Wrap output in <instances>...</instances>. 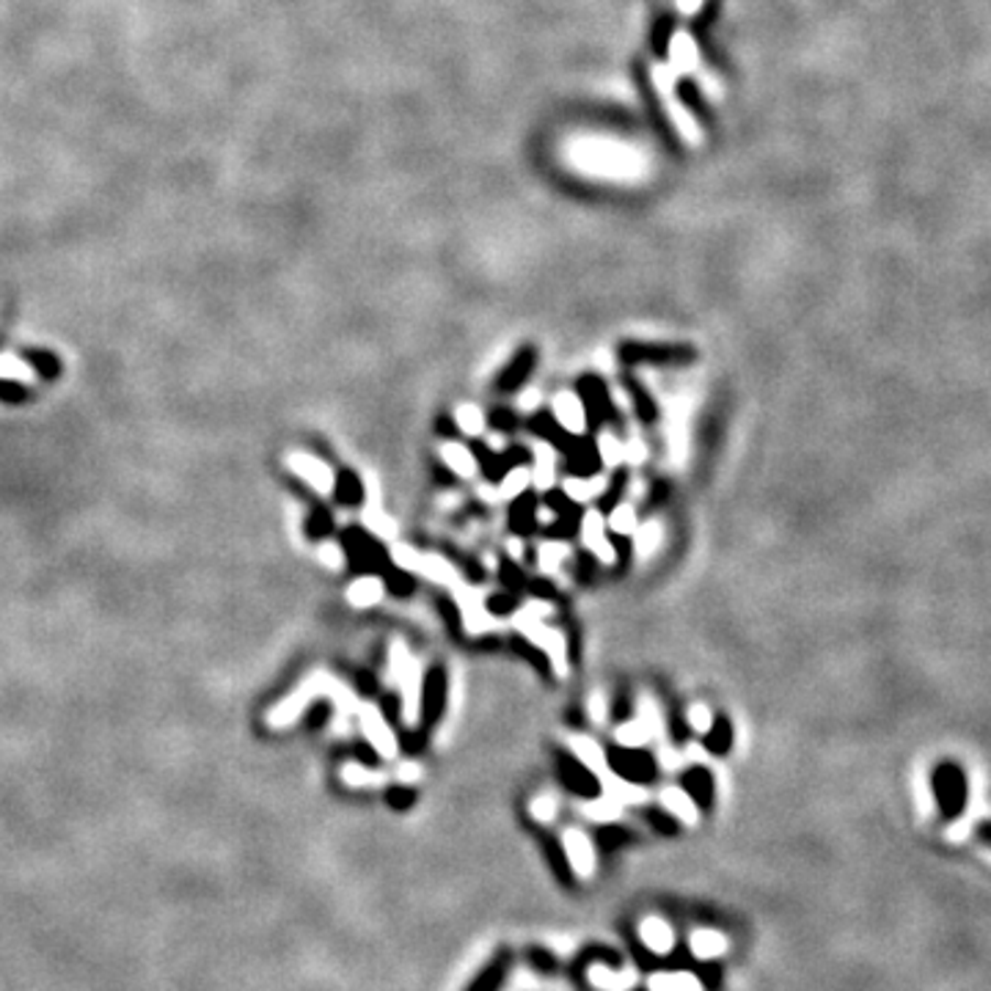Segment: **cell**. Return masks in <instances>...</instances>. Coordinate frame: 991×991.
<instances>
[{"label": "cell", "instance_id": "obj_18", "mask_svg": "<svg viewBox=\"0 0 991 991\" xmlns=\"http://www.w3.org/2000/svg\"><path fill=\"white\" fill-rule=\"evenodd\" d=\"M0 380H11V383L31 385V383H36L39 374H36V369H33L28 361H22V358L11 356V352H0Z\"/></svg>", "mask_w": 991, "mask_h": 991}, {"label": "cell", "instance_id": "obj_23", "mask_svg": "<svg viewBox=\"0 0 991 991\" xmlns=\"http://www.w3.org/2000/svg\"><path fill=\"white\" fill-rule=\"evenodd\" d=\"M532 482L537 484L540 490H548L551 482H554V451H551V446L540 444L537 449H534Z\"/></svg>", "mask_w": 991, "mask_h": 991}, {"label": "cell", "instance_id": "obj_17", "mask_svg": "<svg viewBox=\"0 0 991 991\" xmlns=\"http://www.w3.org/2000/svg\"><path fill=\"white\" fill-rule=\"evenodd\" d=\"M380 598H383V581L374 576L358 578V581H352L350 589H347V600H350L352 606H358V609L374 606Z\"/></svg>", "mask_w": 991, "mask_h": 991}, {"label": "cell", "instance_id": "obj_47", "mask_svg": "<svg viewBox=\"0 0 991 991\" xmlns=\"http://www.w3.org/2000/svg\"><path fill=\"white\" fill-rule=\"evenodd\" d=\"M688 727L699 732H708L710 714L705 710V705H691V708H688Z\"/></svg>", "mask_w": 991, "mask_h": 991}, {"label": "cell", "instance_id": "obj_16", "mask_svg": "<svg viewBox=\"0 0 991 991\" xmlns=\"http://www.w3.org/2000/svg\"><path fill=\"white\" fill-rule=\"evenodd\" d=\"M567 460H570V468L576 477H592V473L598 471L600 457L598 449H595L589 440H576V444H570V449H567Z\"/></svg>", "mask_w": 991, "mask_h": 991}, {"label": "cell", "instance_id": "obj_22", "mask_svg": "<svg viewBox=\"0 0 991 991\" xmlns=\"http://www.w3.org/2000/svg\"><path fill=\"white\" fill-rule=\"evenodd\" d=\"M603 490H606V482L600 477L598 479L570 477L565 482V490H562V493H565L570 501H578V504H584V501H589V499H592V496H603Z\"/></svg>", "mask_w": 991, "mask_h": 991}, {"label": "cell", "instance_id": "obj_45", "mask_svg": "<svg viewBox=\"0 0 991 991\" xmlns=\"http://www.w3.org/2000/svg\"><path fill=\"white\" fill-rule=\"evenodd\" d=\"M418 556L422 554L413 548H407V545H394V548H391V559H394L396 567H402V570H416Z\"/></svg>", "mask_w": 991, "mask_h": 991}, {"label": "cell", "instance_id": "obj_7", "mask_svg": "<svg viewBox=\"0 0 991 991\" xmlns=\"http://www.w3.org/2000/svg\"><path fill=\"white\" fill-rule=\"evenodd\" d=\"M512 963H515V956H512L510 947H499V950L482 963V969L473 974L471 983L466 985V991H501V985H504L507 978L512 974Z\"/></svg>", "mask_w": 991, "mask_h": 991}, {"label": "cell", "instance_id": "obj_33", "mask_svg": "<svg viewBox=\"0 0 991 991\" xmlns=\"http://www.w3.org/2000/svg\"><path fill=\"white\" fill-rule=\"evenodd\" d=\"M515 625H518V631H521L523 636H526L529 642H534V644L543 642L545 631H548V628H545L543 622H540V617L534 614V611H521V614H515Z\"/></svg>", "mask_w": 991, "mask_h": 991}, {"label": "cell", "instance_id": "obj_38", "mask_svg": "<svg viewBox=\"0 0 991 991\" xmlns=\"http://www.w3.org/2000/svg\"><path fill=\"white\" fill-rule=\"evenodd\" d=\"M565 556H567L565 543H545L543 548H540V567H543V573H556V567H559V562L565 559Z\"/></svg>", "mask_w": 991, "mask_h": 991}, {"label": "cell", "instance_id": "obj_13", "mask_svg": "<svg viewBox=\"0 0 991 991\" xmlns=\"http://www.w3.org/2000/svg\"><path fill=\"white\" fill-rule=\"evenodd\" d=\"M592 842L600 851V857H611V853L622 851L633 842V831L625 829L620 824H603L592 831Z\"/></svg>", "mask_w": 991, "mask_h": 991}, {"label": "cell", "instance_id": "obj_41", "mask_svg": "<svg viewBox=\"0 0 991 991\" xmlns=\"http://www.w3.org/2000/svg\"><path fill=\"white\" fill-rule=\"evenodd\" d=\"M352 545H356V559H358V562H363V565H369V567H372V565H383L385 556L380 554V548L372 543V540L356 537V540H352Z\"/></svg>", "mask_w": 991, "mask_h": 991}, {"label": "cell", "instance_id": "obj_15", "mask_svg": "<svg viewBox=\"0 0 991 991\" xmlns=\"http://www.w3.org/2000/svg\"><path fill=\"white\" fill-rule=\"evenodd\" d=\"M578 391H581V405L584 411H589L595 416V422H603L609 416V394H606L603 383L598 378H584L578 383Z\"/></svg>", "mask_w": 991, "mask_h": 991}, {"label": "cell", "instance_id": "obj_48", "mask_svg": "<svg viewBox=\"0 0 991 991\" xmlns=\"http://www.w3.org/2000/svg\"><path fill=\"white\" fill-rule=\"evenodd\" d=\"M633 407H636L639 418H644V422H650V418L655 416V405L650 402V396L644 394L642 389H633Z\"/></svg>", "mask_w": 991, "mask_h": 991}, {"label": "cell", "instance_id": "obj_21", "mask_svg": "<svg viewBox=\"0 0 991 991\" xmlns=\"http://www.w3.org/2000/svg\"><path fill=\"white\" fill-rule=\"evenodd\" d=\"M532 367H534V350L526 347V350L518 352L515 361L504 369V374L499 378V389H515V385H521L523 380H526V374L532 372Z\"/></svg>", "mask_w": 991, "mask_h": 991}, {"label": "cell", "instance_id": "obj_14", "mask_svg": "<svg viewBox=\"0 0 991 991\" xmlns=\"http://www.w3.org/2000/svg\"><path fill=\"white\" fill-rule=\"evenodd\" d=\"M592 963H606V967H620L622 956L617 950H611V947H606V945H589V947H584L581 952H578V958H576V961H573L570 974L576 980H584V974H587V969L592 967Z\"/></svg>", "mask_w": 991, "mask_h": 991}, {"label": "cell", "instance_id": "obj_51", "mask_svg": "<svg viewBox=\"0 0 991 991\" xmlns=\"http://www.w3.org/2000/svg\"><path fill=\"white\" fill-rule=\"evenodd\" d=\"M389 587L394 589L396 595H407L413 589V578L407 576V573H394V576L389 578Z\"/></svg>", "mask_w": 991, "mask_h": 991}, {"label": "cell", "instance_id": "obj_52", "mask_svg": "<svg viewBox=\"0 0 991 991\" xmlns=\"http://www.w3.org/2000/svg\"><path fill=\"white\" fill-rule=\"evenodd\" d=\"M490 422H493L499 429H515L518 427L515 416H512V413H507V411H496Z\"/></svg>", "mask_w": 991, "mask_h": 991}, {"label": "cell", "instance_id": "obj_35", "mask_svg": "<svg viewBox=\"0 0 991 991\" xmlns=\"http://www.w3.org/2000/svg\"><path fill=\"white\" fill-rule=\"evenodd\" d=\"M363 523H367L369 532L378 534V537H391V534H394V523H391V518H385L383 512H380V507H374V504H369L367 510H363Z\"/></svg>", "mask_w": 991, "mask_h": 991}, {"label": "cell", "instance_id": "obj_20", "mask_svg": "<svg viewBox=\"0 0 991 991\" xmlns=\"http://www.w3.org/2000/svg\"><path fill=\"white\" fill-rule=\"evenodd\" d=\"M440 455H444L446 466L455 473H460V477H473V473H477V457H473L471 449H466L462 444H444Z\"/></svg>", "mask_w": 991, "mask_h": 991}, {"label": "cell", "instance_id": "obj_28", "mask_svg": "<svg viewBox=\"0 0 991 991\" xmlns=\"http://www.w3.org/2000/svg\"><path fill=\"white\" fill-rule=\"evenodd\" d=\"M460 609H462V625L468 628V631H482L484 628V606H482V600L477 598V595L473 592H462V598H460Z\"/></svg>", "mask_w": 991, "mask_h": 991}, {"label": "cell", "instance_id": "obj_56", "mask_svg": "<svg viewBox=\"0 0 991 991\" xmlns=\"http://www.w3.org/2000/svg\"><path fill=\"white\" fill-rule=\"evenodd\" d=\"M980 837H983L985 842H991V824H983V826H980Z\"/></svg>", "mask_w": 991, "mask_h": 991}, {"label": "cell", "instance_id": "obj_37", "mask_svg": "<svg viewBox=\"0 0 991 991\" xmlns=\"http://www.w3.org/2000/svg\"><path fill=\"white\" fill-rule=\"evenodd\" d=\"M598 457H600V462H606V466H617V462L622 460V444L614 438V435L603 433L598 438Z\"/></svg>", "mask_w": 991, "mask_h": 991}, {"label": "cell", "instance_id": "obj_49", "mask_svg": "<svg viewBox=\"0 0 991 991\" xmlns=\"http://www.w3.org/2000/svg\"><path fill=\"white\" fill-rule=\"evenodd\" d=\"M336 490H339V496L345 501H358V499H361V484H358V479H352V477L341 479V482L336 484Z\"/></svg>", "mask_w": 991, "mask_h": 991}, {"label": "cell", "instance_id": "obj_3", "mask_svg": "<svg viewBox=\"0 0 991 991\" xmlns=\"http://www.w3.org/2000/svg\"><path fill=\"white\" fill-rule=\"evenodd\" d=\"M556 769H559V780L565 782L567 791L587 798V802H598L600 793H603V785H600L598 771L589 769L581 758H576L570 752H559L556 754Z\"/></svg>", "mask_w": 991, "mask_h": 991}, {"label": "cell", "instance_id": "obj_50", "mask_svg": "<svg viewBox=\"0 0 991 991\" xmlns=\"http://www.w3.org/2000/svg\"><path fill=\"white\" fill-rule=\"evenodd\" d=\"M488 609L493 611V614H507V611L515 609V598H512V595H493V598L488 600Z\"/></svg>", "mask_w": 991, "mask_h": 991}, {"label": "cell", "instance_id": "obj_8", "mask_svg": "<svg viewBox=\"0 0 991 991\" xmlns=\"http://www.w3.org/2000/svg\"><path fill=\"white\" fill-rule=\"evenodd\" d=\"M286 466H290L292 471H295L297 477L303 479V482L312 484V488L317 490V493L330 496L336 490L334 471H330V468L325 466L323 460H317V457L306 455V451H292V455L286 457Z\"/></svg>", "mask_w": 991, "mask_h": 991}, {"label": "cell", "instance_id": "obj_42", "mask_svg": "<svg viewBox=\"0 0 991 991\" xmlns=\"http://www.w3.org/2000/svg\"><path fill=\"white\" fill-rule=\"evenodd\" d=\"M661 543V526L658 523H647V526L639 529V537H636V548L639 554L647 556L650 551H655V545Z\"/></svg>", "mask_w": 991, "mask_h": 991}, {"label": "cell", "instance_id": "obj_24", "mask_svg": "<svg viewBox=\"0 0 991 991\" xmlns=\"http://www.w3.org/2000/svg\"><path fill=\"white\" fill-rule=\"evenodd\" d=\"M730 747H732L730 721L727 719L714 721V725L708 727V732H705V749H708L710 754H727L730 752Z\"/></svg>", "mask_w": 991, "mask_h": 991}, {"label": "cell", "instance_id": "obj_2", "mask_svg": "<svg viewBox=\"0 0 991 991\" xmlns=\"http://www.w3.org/2000/svg\"><path fill=\"white\" fill-rule=\"evenodd\" d=\"M603 763L625 785H653L655 776H658V765H655L653 754H647L639 747L609 749L603 754Z\"/></svg>", "mask_w": 991, "mask_h": 991}, {"label": "cell", "instance_id": "obj_30", "mask_svg": "<svg viewBox=\"0 0 991 991\" xmlns=\"http://www.w3.org/2000/svg\"><path fill=\"white\" fill-rule=\"evenodd\" d=\"M529 482H532V471L526 466H515L510 473L501 477V496L504 499H515V496H521L526 490Z\"/></svg>", "mask_w": 991, "mask_h": 991}, {"label": "cell", "instance_id": "obj_53", "mask_svg": "<svg viewBox=\"0 0 991 991\" xmlns=\"http://www.w3.org/2000/svg\"><path fill=\"white\" fill-rule=\"evenodd\" d=\"M589 714H592V719H598V721L606 716V699L600 697V694L589 697Z\"/></svg>", "mask_w": 991, "mask_h": 991}, {"label": "cell", "instance_id": "obj_34", "mask_svg": "<svg viewBox=\"0 0 991 991\" xmlns=\"http://www.w3.org/2000/svg\"><path fill=\"white\" fill-rule=\"evenodd\" d=\"M457 427L466 435H479L484 427V416L477 405H460L457 407Z\"/></svg>", "mask_w": 991, "mask_h": 991}, {"label": "cell", "instance_id": "obj_4", "mask_svg": "<svg viewBox=\"0 0 991 991\" xmlns=\"http://www.w3.org/2000/svg\"><path fill=\"white\" fill-rule=\"evenodd\" d=\"M936 802H939L945 818H958L967 804V776L956 763H941L934 774Z\"/></svg>", "mask_w": 991, "mask_h": 991}, {"label": "cell", "instance_id": "obj_25", "mask_svg": "<svg viewBox=\"0 0 991 991\" xmlns=\"http://www.w3.org/2000/svg\"><path fill=\"white\" fill-rule=\"evenodd\" d=\"M526 963L534 969V972L543 974V978H551V974L559 972V958H556L554 952L543 945L526 947Z\"/></svg>", "mask_w": 991, "mask_h": 991}, {"label": "cell", "instance_id": "obj_11", "mask_svg": "<svg viewBox=\"0 0 991 991\" xmlns=\"http://www.w3.org/2000/svg\"><path fill=\"white\" fill-rule=\"evenodd\" d=\"M622 358L628 363H669V361H688L691 350L688 347H666V345H625L622 347Z\"/></svg>", "mask_w": 991, "mask_h": 991}, {"label": "cell", "instance_id": "obj_19", "mask_svg": "<svg viewBox=\"0 0 991 991\" xmlns=\"http://www.w3.org/2000/svg\"><path fill=\"white\" fill-rule=\"evenodd\" d=\"M510 523L518 534H529L537 523V499L534 496H515V507L510 512Z\"/></svg>", "mask_w": 991, "mask_h": 991}, {"label": "cell", "instance_id": "obj_31", "mask_svg": "<svg viewBox=\"0 0 991 991\" xmlns=\"http://www.w3.org/2000/svg\"><path fill=\"white\" fill-rule=\"evenodd\" d=\"M532 429L534 433H540L543 435L545 440H551V444H556V446H562V449H570V440L565 438V429L559 427V424H556V418H551V416H534L532 418Z\"/></svg>", "mask_w": 991, "mask_h": 991}, {"label": "cell", "instance_id": "obj_46", "mask_svg": "<svg viewBox=\"0 0 991 991\" xmlns=\"http://www.w3.org/2000/svg\"><path fill=\"white\" fill-rule=\"evenodd\" d=\"M317 556L328 567H341V565H345V551H341V545H336V543H323V545H319Z\"/></svg>", "mask_w": 991, "mask_h": 991}, {"label": "cell", "instance_id": "obj_27", "mask_svg": "<svg viewBox=\"0 0 991 991\" xmlns=\"http://www.w3.org/2000/svg\"><path fill=\"white\" fill-rule=\"evenodd\" d=\"M416 570L424 573V576L433 578V581H438V584H455V578H457L449 562L440 559V556H418Z\"/></svg>", "mask_w": 991, "mask_h": 991}, {"label": "cell", "instance_id": "obj_32", "mask_svg": "<svg viewBox=\"0 0 991 991\" xmlns=\"http://www.w3.org/2000/svg\"><path fill=\"white\" fill-rule=\"evenodd\" d=\"M609 529L617 532L620 537L631 534L636 529V512H633L631 504H614L611 507V515H609Z\"/></svg>", "mask_w": 991, "mask_h": 991}, {"label": "cell", "instance_id": "obj_6", "mask_svg": "<svg viewBox=\"0 0 991 991\" xmlns=\"http://www.w3.org/2000/svg\"><path fill=\"white\" fill-rule=\"evenodd\" d=\"M358 716H361V727H363V736L369 738V747L380 754V758H391L396 754V738L391 732L389 721H385L383 710L372 703H363L358 708Z\"/></svg>", "mask_w": 991, "mask_h": 991}, {"label": "cell", "instance_id": "obj_36", "mask_svg": "<svg viewBox=\"0 0 991 991\" xmlns=\"http://www.w3.org/2000/svg\"><path fill=\"white\" fill-rule=\"evenodd\" d=\"M603 532H606V523H603V518H600V512H587L581 521V534H584V543H587L589 551H592L600 540H606Z\"/></svg>", "mask_w": 991, "mask_h": 991}, {"label": "cell", "instance_id": "obj_10", "mask_svg": "<svg viewBox=\"0 0 991 991\" xmlns=\"http://www.w3.org/2000/svg\"><path fill=\"white\" fill-rule=\"evenodd\" d=\"M446 705V675L444 669H433L427 675L422 686V705H418V716H422L424 725H435V721L444 716Z\"/></svg>", "mask_w": 991, "mask_h": 991}, {"label": "cell", "instance_id": "obj_1", "mask_svg": "<svg viewBox=\"0 0 991 991\" xmlns=\"http://www.w3.org/2000/svg\"><path fill=\"white\" fill-rule=\"evenodd\" d=\"M319 694L330 697V703H334L339 710L356 708V694H352L350 688L341 686L339 680H334V677L325 675V672H314V675L306 677V680H303L301 686L290 694V697L281 699V703L270 710L268 714L270 727L292 725V721L303 714V708H306L314 697H319Z\"/></svg>", "mask_w": 991, "mask_h": 991}, {"label": "cell", "instance_id": "obj_57", "mask_svg": "<svg viewBox=\"0 0 991 991\" xmlns=\"http://www.w3.org/2000/svg\"><path fill=\"white\" fill-rule=\"evenodd\" d=\"M534 402H537V394H526V396H523V405H526V407H529V405H534Z\"/></svg>", "mask_w": 991, "mask_h": 991}, {"label": "cell", "instance_id": "obj_55", "mask_svg": "<svg viewBox=\"0 0 991 991\" xmlns=\"http://www.w3.org/2000/svg\"><path fill=\"white\" fill-rule=\"evenodd\" d=\"M440 611H444V614H446V620H449V625H451V628H457V622H460V614H457L455 606H451L449 600H440Z\"/></svg>", "mask_w": 991, "mask_h": 991}, {"label": "cell", "instance_id": "obj_29", "mask_svg": "<svg viewBox=\"0 0 991 991\" xmlns=\"http://www.w3.org/2000/svg\"><path fill=\"white\" fill-rule=\"evenodd\" d=\"M540 644H543L545 653H548L551 666H554V669L559 672V675H565V672H567V655H565V639H562V633L559 631H545L543 642H540Z\"/></svg>", "mask_w": 991, "mask_h": 991}, {"label": "cell", "instance_id": "obj_5", "mask_svg": "<svg viewBox=\"0 0 991 991\" xmlns=\"http://www.w3.org/2000/svg\"><path fill=\"white\" fill-rule=\"evenodd\" d=\"M537 842H540V851H543L545 864H548V870L554 873V879L559 881L565 890H573V886H576V864H573L565 842L545 829H537Z\"/></svg>", "mask_w": 991, "mask_h": 991}, {"label": "cell", "instance_id": "obj_54", "mask_svg": "<svg viewBox=\"0 0 991 991\" xmlns=\"http://www.w3.org/2000/svg\"><path fill=\"white\" fill-rule=\"evenodd\" d=\"M529 589L537 592V598H551V595H554V587H551L548 581H529Z\"/></svg>", "mask_w": 991, "mask_h": 991}, {"label": "cell", "instance_id": "obj_44", "mask_svg": "<svg viewBox=\"0 0 991 991\" xmlns=\"http://www.w3.org/2000/svg\"><path fill=\"white\" fill-rule=\"evenodd\" d=\"M499 576H501V584H504V587L510 589V592H521V589L526 587V578H523V573L518 570V567L512 565V562H501Z\"/></svg>", "mask_w": 991, "mask_h": 991}, {"label": "cell", "instance_id": "obj_39", "mask_svg": "<svg viewBox=\"0 0 991 991\" xmlns=\"http://www.w3.org/2000/svg\"><path fill=\"white\" fill-rule=\"evenodd\" d=\"M644 738H647V730H644L642 721H625V725L617 730V741H620V747H642Z\"/></svg>", "mask_w": 991, "mask_h": 991}, {"label": "cell", "instance_id": "obj_40", "mask_svg": "<svg viewBox=\"0 0 991 991\" xmlns=\"http://www.w3.org/2000/svg\"><path fill=\"white\" fill-rule=\"evenodd\" d=\"M573 754H576V758H581L584 763L589 765V769H595V765H600L603 763V752H600V747L598 743H592L589 741V738H576V741H573Z\"/></svg>", "mask_w": 991, "mask_h": 991}, {"label": "cell", "instance_id": "obj_9", "mask_svg": "<svg viewBox=\"0 0 991 991\" xmlns=\"http://www.w3.org/2000/svg\"><path fill=\"white\" fill-rule=\"evenodd\" d=\"M680 791H683V796H686L697 809H705V813H708V809L714 807L716 782H714V774H710L705 765H691V769L683 771Z\"/></svg>", "mask_w": 991, "mask_h": 991}, {"label": "cell", "instance_id": "obj_12", "mask_svg": "<svg viewBox=\"0 0 991 991\" xmlns=\"http://www.w3.org/2000/svg\"><path fill=\"white\" fill-rule=\"evenodd\" d=\"M554 418L565 433L573 435H581L584 427H587V411H584L581 400L570 391H562V394L554 396Z\"/></svg>", "mask_w": 991, "mask_h": 991}, {"label": "cell", "instance_id": "obj_43", "mask_svg": "<svg viewBox=\"0 0 991 991\" xmlns=\"http://www.w3.org/2000/svg\"><path fill=\"white\" fill-rule=\"evenodd\" d=\"M385 798H389V804L394 809H411L413 804H416V791L407 785H394V787H389Z\"/></svg>", "mask_w": 991, "mask_h": 991}, {"label": "cell", "instance_id": "obj_26", "mask_svg": "<svg viewBox=\"0 0 991 991\" xmlns=\"http://www.w3.org/2000/svg\"><path fill=\"white\" fill-rule=\"evenodd\" d=\"M642 815L658 835L675 837L677 831H680V820H677V815H672L666 807H644Z\"/></svg>", "mask_w": 991, "mask_h": 991}, {"label": "cell", "instance_id": "obj_58", "mask_svg": "<svg viewBox=\"0 0 991 991\" xmlns=\"http://www.w3.org/2000/svg\"><path fill=\"white\" fill-rule=\"evenodd\" d=\"M633 991H647V989H633Z\"/></svg>", "mask_w": 991, "mask_h": 991}]
</instances>
